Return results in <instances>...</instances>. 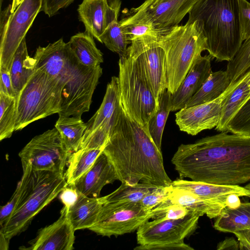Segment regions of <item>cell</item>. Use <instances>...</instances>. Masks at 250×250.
Listing matches in <instances>:
<instances>
[{
	"label": "cell",
	"mask_w": 250,
	"mask_h": 250,
	"mask_svg": "<svg viewBox=\"0 0 250 250\" xmlns=\"http://www.w3.org/2000/svg\"><path fill=\"white\" fill-rule=\"evenodd\" d=\"M0 92L17 99L10 71L6 69L0 68Z\"/></svg>",
	"instance_id": "obj_43"
},
{
	"label": "cell",
	"mask_w": 250,
	"mask_h": 250,
	"mask_svg": "<svg viewBox=\"0 0 250 250\" xmlns=\"http://www.w3.org/2000/svg\"><path fill=\"white\" fill-rule=\"evenodd\" d=\"M23 0H12L11 4V12H14L18 6L22 2Z\"/></svg>",
	"instance_id": "obj_49"
},
{
	"label": "cell",
	"mask_w": 250,
	"mask_h": 250,
	"mask_svg": "<svg viewBox=\"0 0 250 250\" xmlns=\"http://www.w3.org/2000/svg\"><path fill=\"white\" fill-rule=\"evenodd\" d=\"M250 68V37L244 41L233 59L229 62L226 72L233 85Z\"/></svg>",
	"instance_id": "obj_35"
},
{
	"label": "cell",
	"mask_w": 250,
	"mask_h": 250,
	"mask_svg": "<svg viewBox=\"0 0 250 250\" xmlns=\"http://www.w3.org/2000/svg\"><path fill=\"white\" fill-rule=\"evenodd\" d=\"M126 54L142 69L158 103L161 95L167 89V80L166 54L157 42L156 34L132 39Z\"/></svg>",
	"instance_id": "obj_14"
},
{
	"label": "cell",
	"mask_w": 250,
	"mask_h": 250,
	"mask_svg": "<svg viewBox=\"0 0 250 250\" xmlns=\"http://www.w3.org/2000/svg\"><path fill=\"white\" fill-rule=\"evenodd\" d=\"M21 194L12 213L0 229L9 239L24 231L34 217L67 186L64 172L35 170L22 165Z\"/></svg>",
	"instance_id": "obj_5"
},
{
	"label": "cell",
	"mask_w": 250,
	"mask_h": 250,
	"mask_svg": "<svg viewBox=\"0 0 250 250\" xmlns=\"http://www.w3.org/2000/svg\"><path fill=\"white\" fill-rule=\"evenodd\" d=\"M70 47L79 62L88 67H96L104 62L103 55L97 47L94 37L86 31L72 36Z\"/></svg>",
	"instance_id": "obj_28"
},
{
	"label": "cell",
	"mask_w": 250,
	"mask_h": 250,
	"mask_svg": "<svg viewBox=\"0 0 250 250\" xmlns=\"http://www.w3.org/2000/svg\"><path fill=\"white\" fill-rule=\"evenodd\" d=\"M238 239L239 250H250V229L233 233Z\"/></svg>",
	"instance_id": "obj_44"
},
{
	"label": "cell",
	"mask_w": 250,
	"mask_h": 250,
	"mask_svg": "<svg viewBox=\"0 0 250 250\" xmlns=\"http://www.w3.org/2000/svg\"><path fill=\"white\" fill-rule=\"evenodd\" d=\"M171 189V186H157L148 193L139 203L145 208L152 210L167 198Z\"/></svg>",
	"instance_id": "obj_37"
},
{
	"label": "cell",
	"mask_w": 250,
	"mask_h": 250,
	"mask_svg": "<svg viewBox=\"0 0 250 250\" xmlns=\"http://www.w3.org/2000/svg\"><path fill=\"white\" fill-rule=\"evenodd\" d=\"M250 98V68L235 83L232 90L224 99L220 119L215 129L227 131L231 119Z\"/></svg>",
	"instance_id": "obj_21"
},
{
	"label": "cell",
	"mask_w": 250,
	"mask_h": 250,
	"mask_svg": "<svg viewBox=\"0 0 250 250\" xmlns=\"http://www.w3.org/2000/svg\"><path fill=\"white\" fill-rule=\"evenodd\" d=\"M239 196L236 194H231L229 195L227 199V207L233 208H237L241 204Z\"/></svg>",
	"instance_id": "obj_46"
},
{
	"label": "cell",
	"mask_w": 250,
	"mask_h": 250,
	"mask_svg": "<svg viewBox=\"0 0 250 250\" xmlns=\"http://www.w3.org/2000/svg\"><path fill=\"white\" fill-rule=\"evenodd\" d=\"M75 0H42L40 12H43L49 17L58 13L60 10L66 8Z\"/></svg>",
	"instance_id": "obj_41"
},
{
	"label": "cell",
	"mask_w": 250,
	"mask_h": 250,
	"mask_svg": "<svg viewBox=\"0 0 250 250\" xmlns=\"http://www.w3.org/2000/svg\"><path fill=\"white\" fill-rule=\"evenodd\" d=\"M71 152L55 127L33 138L20 152L21 165L35 170L64 172Z\"/></svg>",
	"instance_id": "obj_11"
},
{
	"label": "cell",
	"mask_w": 250,
	"mask_h": 250,
	"mask_svg": "<svg viewBox=\"0 0 250 250\" xmlns=\"http://www.w3.org/2000/svg\"><path fill=\"white\" fill-rule=\"evenodd\" d=\"M203 214L190 210L184 217L176 219L157 218L147 221L137 230L138 246L135 250H194L184 240L197 228Z\"/></svg>",
	"instance_id": "obj_9"
},
{
	"label": "cell",
	"mask_w": 250,
	"mask_h": 250,
	"mask_svg": "<svg viewBox=\"0 0 250 250\" xmlns=\"http://www.w3.org/2000/svg\"><path fill=\"white\" fill-rule=\"evenodd\" d=\"M171 93L166 89L158 100L157 111L148 123L149 135L157 148L161 151L162 139L164 127L171 111Z\"/></svg>",
	"instance_id": "obj_32"
},
{
	"label": "cell",
	"mask_w": 250,
	"mask_h": 250,
	"mask_svg": "<svg viewBox=\"0 0 250 250\" xmlns=\"http://www.w3.org/2000/svg\"><path fill=\"white\" fill-rule=\"evenodd\" d=\"M152 210L145 208L139 203H106L89 229L109 237L130 233L152 219Z\"/></svg>",
	"instance_id": "obj_13"
},
{
	"label": "cell",
	"mask_w": 250,
	"mask_h": 250,
	"mask_svg": "<svg viewBox=\"0 0 250 250\" xmlns=\"http://www.w3.org/2000/svg\"><path fill=\"white\" fill-rule=\"evenodd\" d=\"M64 207L59 219L40 229L36 237L29 242V247L20 248L31 250H72L75 242V229Z\"/></svg>",
	"instance_id": "obj_17"
},
{
	"label": "cell",
	"mask_w": 250,
	"mask_h": 250,
	"mask_svg": "<svg viewBox=\"0 0 250 250\" xmlns=\"http://www.w3.org/2000/svg\"><path fill=\"white\" fill-rule=\"evenodd\" d=\"M244 188L247 189L248 190H249V191H250V183H249V184H248L247 185H246ZM249 197H250V195L249 196Z\"/></svg>",
	"instance_id": "obj_50"
},
{
	"label": "cell",
	"mask_w": 250,
	"mask_h": 250,
	"mask_svg": "<svg viewBox=\"0 0 250 250\" xmlns=\"http://www.w3.org/2000/svg\"><path fill=\"white\" fill-rule=\"evenodd\" d=\"M230 82L226 71L212 72L200 89L189 100L185 107L212 101L228 88Z\"/></svg>",
	"instance_id": "obj_29"
},
{
	"label": "cell",
	"mask_w": 250,
	"mask_h": 250,
	"mask_svg": "<svg viewBox=\"0 0 250 250\" xmlns=\"http://www.w3.org/2000/svg\"><path fill=\"white\" fill-rule=\"evenodd\" d=\"M217 249L239 250V242L232 237L227 238L218 244Z\"/></svg>",
	"instance_id": "obj_45"
},
{
	"label": "cell",
	"mask_w": 250,
	"mask_h": 250,
	"mask_svg": "<svg viewBox=\"0 0 250 250\" xmlns=\"http://www.w3.org/2000/svg\"><path fill=\"white\" fill-rule=\"evenodd\" d=\"M173 188L190 192L201 199L210 203L227 207L228 196L236 194L239 196H249L250 191L239 185H220L202 182L176 179L171 184Z\"/></svg>",
	"instance_id": "obj_20"
},
{
	"label": "cell",
	"mask_w": 250,
	"mask_h": 250,
	"mask_svg": "<svg viewBox=\"0 0 250 250\" xmlns=\"http://www.w3.org/2000/svg\"><path fill=\"white\" fill-rule=\"evenodd\" d=\"M228 133L180 145L171 159L180 177L220 185L250 181V135Z\"/></svg>",
	"instance_id": "obj_1"
},
{
	"label": "cell",
	"mask_w": 250,
	"mask_h": 250,
	"mask_svg": "<svg viewBox=\"0 0 250 250\" xmlns=\"http://www.w3.org/2000/svg\"><path fill=\"white\" fill-rule=\"evenodd\" d=\"M188 14L187 23L197 22L209 55L218 62L231 61L243 42L238 0H198Z\"/></svg>",
	"instance_id": "obj_4"
},
{
	"label": "cell",
	"mask_w": 250,
	"mask_h": 250,
	"mask_svg": "<svg viewBox=\"0 0 250 250\" xmlns=\"http://www.w3.org/2000/svg\"><path fill=\"white\" fill-rule=\"evenodd\" d=\"M108 0H83L79 5V20L85 31L100 41L107 24Z\"/></svg>",
	"instance_id": "obj_23"
},
{
	"label": "cell",
	"mask_w": 250,
	"mask_h": 250,
	"mask_svg": "<svg viewBox=\"0 0 250 250\" xmlns=\"http://www.w3.org/2000/svg\"><path fill=\"white\" fill-rule=\"evenodd\" d=\"M172 204H178L189 210L199 212L210 219L217 218L225 208L220 205L205 201L190 192L172 187L167 198L156 207Z\"/></svg>",
	"instance_id": "obj_25"
},
{
	"label": "cell",
	"mask_w": 250,
	"mask_h": 250,
	"mask_svg": "<svg viewBox=\"0 0 250 250\" xmlns=\"http://www.w3.org/2000/svg\"><path fill=\"white\" fill-rule=\"evenodd\" d=\"M241 36L244 42L250 37V3L238 0Z\"/></svg>",
	"instance_id": "obj_39"
},
{
	"label": "cell",
	"mask_w": 250,
	"mask_h": 250,
	"mask_svg": "<svg viewBox=\"0 0 250 250\" xmlns=\"http://www.w3.org/2000/svg\"><path fill=\"white\" fill-rule=\"evenodd\" d=\"M116 180L118 177L116 170L107 157L102 152L90 168L73 185L83 194L98 198L105 185L112 184Z\"/></svg>",
	"instance_id": "obj_19"
},
{
	"label": "cell",
	"mask_w": 250,
	"mask_h": 250,
	"mask_svg": "<svg viewBox=\"0 0 250 250\" xmlns=\"http://www.w3.org/2000/svg\"><path fill=\"white\" fill-rule=\"evenodd\" d=\"M120 106L118 77L113 76L100 107L86 123L79 149L104 148L117 124Z\"/></svg>",
	"instance_id": "obj_12"
},
{
	"label": "cell",
	"mask_w": 250,
	"mask_h": 250,
	"mask_svg": "<svg viewBox=\"0 0 250 250\" xmlns=\"http://www.w3.org/2000/svg\"><path fill=\"white\" fill-rule=\"evenodd\" d=\"M101 148H80L71 153L67 160V169L64 173L67 185H72L92 166Z\"/></svg>",
	"instance_id": "obj_30"
},
{
	"label": "cell",
	"mask_w": 250,
	"mask_h": 250,
	"mask_svg": "<svg viewBox=\"0 0 250 250\" xmlns=\"http://www.w3.org/2000/svg\"><path fill=\"white\" fill-rule=\"evenodd\" d=\"M80 191L72 185L66 186L59 194V198L63 207L68 211L77 202Z\"/></svg>",
	"instance_id": "obj_42"
},
{
	"label": "cell",
	"mask_w": 250,
	"mask_h": 250,
	"mask_svg": "<svg viewBox=\"0 0 250 250\" xmlns=\"http://www.w3.org/2000/svg\"><path fill=\"white\" fill-rule=\"evenodd\" d=\"M105 204L104 196L90 197L80 192L78 200L68 212L75 230L89 229L92 227Z\"/></svg>",
	"instance_id": "obj_24"
},
{
	"label": "cell",
	"mask_w": 250,
	"mask_h": 250,
	"mask_svg": "<svg viewBox=\"0 0 250 250\" xmlns=\"http://www.w3.org/2000/svg\"><path fill=\"white\" fill-rule=\"evenodd\" d=\"M64 87L60 78L35 69L17 101L15 131L39 119L59 114Z\"/></svg>",
	"instance_id": "obj_7"
},
{
	"label": "cell",
	"mask_w": 250,
	"mask_h": 250,
	"mask_svg": "<svg viewBox=\"0 0 250 250\" xmlns=\"http://www.w3.org/2000/svg\"><path fill=\"white\" fill-rule=\"evenodd\" d=\"M235 86L229 85L216 99L204 104L184 107L175 114V122L180 130L195 136L200 132L210 129L218 125L224 99Z\"/></svg>",
	"instance_id": "obj_16"
},
{
	"label": "cell",
	"mask_w": 250,
	"mask_h": 250,
	"mask_svg": "<svg viewBox=\"0 0 250 250\" xmlns=\"http://www.w3.org/2000/svg\"><path fill=\"white\" fill-rule=\"evenodd\" d=\"M157 186L143 183H138L134 185L122 183L113 192L104 196L105 204L139 203L148 193Z\"/></svg>",
	"instance_id": "obj_33"
},
{
	"label": "cell",
	"mask_w": 250,
	"mask_h": 250,
	"mask_svg": "<svg viewBox=\"0 0 250 250\" xmlns=\"http://www.w3.org/2000/svg\"><path fill=\"white\" fill-rule=\"evenodd\" d=\"M124 33L129 41L136 38L146 35L156 34L158 30L152 25L140 22L121 23Z\"/></svg>",
	"instance_id": "obj_38"
},
{
	"label": "cell",
	"mask_w": 250,
	"mask_h": 250,
	"mask_svg": "<svg viewBox=\"0 0 250 250\" xmlns=\"http://www.w3.org/2000/svg\"><path fill=\"white\" fill-rule=\"evenodd\" d=\"M201 56L194 63L176 91L171 95V111L185 107L211 73V59Z\"/></svg>",
	"instance_id": "obj_18"
},
{
	"label": "cell",
	"mask_w": 250,
	"mask_h": 250,
	"mask_svg": "<svg viewBox=\"0 0 250 250\" xmlns=\"http://www.w3.org/2000/svg\"><path fill=\"white\" fill-rule=\"evenodd\" d=\"M42 0H23L15 11L10 4L0 12V68L10 71L17 48L40 12Z\"/></svg>",
	"instance_id": "obj_10"
},
{
	"label": "cell",
	"mask_w": 250,
	"mask_h": 250,
	"mask_svg": "<svg viewBox=\"0 0 250 250\" xmlns=\"http://www.w3.org/2000/svg\"><path fill=\"white\" fill-rule=\"evenodd\" d=\"M118 77L120 104L128 115L149 134L148 123L158 106L145 74L126 53L120 57Z\"/></svg>",
	"instance_id": "obj_8"
},
{
	"label": "cell",
	"mask_w": 250,
	"mask_h": 250,
	"mask_svg": "<svg viewBox=\"0 0 250 250\" xmlns=\"http://www.w3.org/2000/svg\"><path fill=\"white\" fill-rule=\"evenodd\" d=\"M55 127L59 131L67 147L72 153L80 148L86 125L81 116L59 115Z\"/></svg>",
	"instance_id": "obj_31"
},
{
	"label": "cell",
	"mask_w": 250,
	"mask_h": 250,
	"mask_svg": "<svg viewBox=\"0 0 250 250\" xmlns=\"http://www.w3.org/2000/svg\"><path fill=\"white\" fill-rule=\"evenodd\" d=\"M198 0H161L141 11L130 10L121 23L140 22L152 25L157 29L170 28L181 22Z\"/></svg>",
	"instance_id": "obj_15"
},
{
	"label": "cell",
	"mask_w": 250,
	"mask_h": 250,
	"mask_svg": "<svg viewBox=\"0 0 250 250\" xmlns=\"http://www.w3.org/2000/svg\"><path fill=\"white\" fill-rule=\"evenodd\" d=\"M161 0H146L141 5L136 8L130 10L132 11H141L144 10L159 2Z\"/></svg>",
	"instance_id": "obj_47"
},
{
	"label": "cell",
	"mask_w": 250,
	"mask_h": 250,
	"mask_svg": "<svg viewBox=\"0 0 250 250\" xmlns=\"http://www.w3.org/2000/svg\"><path fill=\"white\" fill-rule=\"evenodd\" d=\"M35 71V60L28 55L24 38L14 54L10 70L13 86L17 95V102Z\"/></svg>",
	"instance_id": "obj_26"
},
{
	"label": "cell",
	"mask_w": 250,
	"mask_h": 250,
	"mask_svg": "<svg viewBox=\"0 0 250 250\" xmlns=\"http://www.w3.org/2000/svg\"><path fill=\"white\" fill-rule=\"evenodd\" d=\"M103 152L113 165L121 183L171 186L172 181L165 169L162 151L121 105L117 124Z\"/></svg>",
	"instance_id": "obj_2"
},
{
	"label": "cell",
	"mask_w": 250,
	"mask_h": 250,
	"mask_svg": "<svg viewBox=\"0 0 250 250\" xmlns=\"http://www.w3.org/2000/svg\"><path fill=\"white\" fill-rule=\"evenodd\" d=\"M227 131L250 135V98L229 122Z\"/></svg>",
	"instance_id": "obj_36"
},
{
	"label": "cell",
	"mask_w": 250,
	"mask_h": 250,
	"mask_svg": "<svg viewBox=\"0 0 250 250\" xmlns=\"http://www.w3.org/2000/svg\"><path fill=\"white\" fill-rule=\"evenodd\" d=\"M21 194V186L19 183L17 188L8 202L1 206L0 210V225L3 226L12 213L18 201Z\"/></svg>",
	"instance_id": "obj_40"
},
{
	"label": "cell",
	"mask_w": 250,
	"mask_h": 250,
	"mask_svg": "<svg viewBox=\"0 0 250 250\" xmlns=\"http://www.w3.org/2000/svg\"><path fill=\"white\" fill-rule=\"evenodd\" d=\"M156 38L165 52L167 89L172 94L207 50L206 39L196 21L158 30Z\"/></svg>",
	"instance_id": "obj_6"
},
{
	"label": "cell",
	"mask_w": 250,
	"mask_h": 250,
	"mask_svg": "<svg viewBox=\"0 0 250 250\" xmlns=\"http://www.w3.org/2000/svg\"><path fill=\"white\" fill-rule=\"evenodd\" d=\"M213 227L220 231L233 233L250 229V202L241 203L233 208L226 207L217 217Z\"/></svg>",
	"instance_id": "obj_27"
},
{
	"label": "cell",
	"mask_w": 250,
	"mask_h": 250,
	"mask_svg": "<svg viewBox=\"0 0 250 250\" xmlns=\"http://www.w3.org/2000/svg\"><path fill=\"white\" fill-rule=\"evenodd\" d=\"M121 6V0H108L106 27L99 41L120 57L126 54L131 43L118 21Z\"/></svg>",
	"instance_id": "obj_22"
},
{
	"label": "cell",
	"mask_w": 250,
	"mask_h": 250,
	"mask_svg": "<svg viewBox=\"0 0 250 250\" xmlns=\"http://www.w3.org/2000/svg\"><path fill=\"white\" fill-rule=\"evenodd\" d=\"M17 102L15 97L0 92V140L11 137L15 131Z\"/></svg>",
	"instance_id": "obj_34"
},
{
	"label": "cell",
	"mask_w": 250,
	"mask_h": 250,
	"mask_svg": "<svg viewBox=\"0 0 250 250\" xmlns=\"http://www.w3.org/2000/svg\"><path fill=\"white\" fill-rule=\"evenodd\" d=\"M0 249L1 250H8L10 239L6 238L1 231H0Z\"/></svg>",
	"instance_id": "obj_48"
},
{
	"label": "cell",
	"mask_w": 250,
	"mask_h": 250,
	"mask_svg": "<svg viewBox=\"0 0 250 250\" xmlns=\"http://www.w3.org/2000/svg\"><path fill=\"white\" fill-rule=\"evenodd\" d=\"M35 69L60 79L64 87L59 115L82 116L89 111L92 97L103 73L100 65L88 67L81 63L69 44L62 38L39 46L34 56Z\"/></svg>",
	"instance_id": "obj_3"
}]
</instances>
